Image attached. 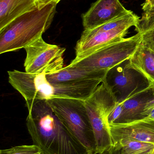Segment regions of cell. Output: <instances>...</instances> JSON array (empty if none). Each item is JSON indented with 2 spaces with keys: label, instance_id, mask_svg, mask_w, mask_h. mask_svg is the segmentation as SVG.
Returning <instances> with one entry per match:
<instances>
[{
  "label": "cell",
  "instance_id": "obj_18",
  "mask_svg": "<svg viewBox=\"0 0 154 154\" xmlns=\"http://www.w3.org/2000/svg\"><path fill=\"white\" fill-rule=\"evenodd\" d=\"M151 94L144 109L143 116L144 119H154V82H151Z\"/></svg>",
  "mask_w": 154,
  "mask_h": 154
},
{
  "label": "cell",
  "instance_id": "obj_16",
  "mask_svg": "<svg viewBox=\"0 0 154 154\" xmlns=\"http://www.w3.org/2000/svg\"><path fill=\"white\" fill-rule=\"evenodd\" d=\"M135 30L142 35L141 43L154 51V17L140 18Z\"/></svg>",
  "mask_w": 154,
  "mask_h": 154
},
{
  "label": "cell",
  "instance_id": "obj_3",
  "mask_svg": "<svg viewBox=\"0 0 154 154\" xmlns=\"http://www.w3.org/2000/svg\"><path fill=\"white\" fill-rule=\"evenodd\" d=\"M47 101L54 113L90 153L96 154L95 135L85 100L53 98Z\"/></svg>",
  "mask_w": 154,
  "mask_h": 154
},
{
  "label": "cell",
  "instance_id": "obj_13",
  "mask_svg": "<svg viewBox=\"0 0 154 154\" xmlns=\"http://www.w3.org/2000/svg\"><path fill=\"white\" fill-rule=\"evenodd\" d=\"M107 72L94 71L85 68L68 65L59 72L46 75V77L50 83H60L72 81L105 79Z\"/></svg>",
  "mask_w": 154,
  "mask_h": 154
},
{
  "label": "cell",
  "instance_id": "obj_11",
  "mask_svg": "<svg viewBox=\"0 0 154 154\" xmlns=\"http://www.w3.org/2000/svg\"><path fill=\"white\" fill-rule=\"evenodd\" d=\"M150 86L122 103H118L120 116L113 125L124 124L144 119L143 111L151 92Z\"/></svg>",
  "mask_w": 154,
  "mask_h": 154
},
{
  "label": "cell",
  "instance_id": "obj_5",
  "mask_svg": "<svg viewBox=\"0 0 154 154\" xmlns=\"http://www.w3.org/2000/svg\"><path fill=\"white\" fill-rule=\"evenodd\" d=\"M142 42L139 32L127 38L106 45L90 55L69 65L94 71H108L128 59Z\"/></svg>",
  "mask_w": 154,
  "mask_h": 154
},
{
  "label": "cell",
  "instance_id": "obj_21",
  "mask_svg": "<svg viewBox=\"0 0 154 154\" xmlns=\"http://www.w3.org/2000/svg\"><path fill=\"white\" fill-rule=\"evenodd\" d=\"M143 18H151L154 17V6L148 9L146 11H144L142 14Z\"/></svg>",
  "mask_w": 154,
  "mask_h": 154
},
{
  "label": "cell",
  "instance_id": "obj_19",
  "mask_svg": "<svg viewBox=\"0 0 154 154\" xmlns=\"http://www.w3.org/2000/svg\"><path fill=\"white\" fill-rule=\"evenodd\" d=\"M61 0H36L39 6H43L50 4L57 5Z\"/></svg>",
  "mask_w": 154,
  "mask_h": 154
},
{
  "label": "cell",
  "instance_id": "obj_6",
  "mask_svg": "<svg viewBox=\"0 0 154 154\" xmlns=\"http://www.w3.org/2000/svg\"><path fill=\"white\" fill-rule=\"evenodd\" d=\"M105 82L118 103L124 102L143 90L151 82L143 74L131 66L129 59L108 71Z\"/></svg>",
  "mask_w": 154,
  "mask_h": 154
},
{
  "label": "cell",
  "instance_id": "obj_17",
  "mask_svg": "<svg viewBox=\"0 0 154 154\" xmlns=\"http://www.w3.org/2000/svg\"><path fill=\"white\" fill-rule=\"evenodd\" d=\"M41 152L40 149L33 144L19 146L0 151V154H39Z\"/></svg>",
  "mask_w": 154,
  "mask_h": 154
},
{
  "label": "cell",
  "instance_id": "obj_2",
  "mask_svg": "<svg viewBox=\"0 0 154 154\" xmlns=\"http://www.w3.org/2000/svg\"><path fill=\"white\" fill-rule=\"evenodd\" d=\"M57 5L50 4L38 6L0 30V54L24 48L42 37L52 23Z\"/></svg>",
  "mask_w": 154,
  "mask_h": 154
},
{
  "label": "cell",
  "instance_id": "obj_8",
  "mask_svg": "<svg viewBox=\"0 0 154 154\" xmlns=\"http://www.w3.org/2000/svg\"><path fill=\"white\" fill-rule=\"evenodd\" d=\"M24 49L26 52L24 66L27 73L47 75L57 73L64 68L66 48L47 43L42 37Z\"/></svg>",
  "mask_w": 154,
  "mask_h": 154
},
{
  "label": "cell",
  "instance_id": "obj_7",
  "mask_svg": "<svg viewBox=\"0 0 154 154\" xmlns=\"http://www.w3.org/2000/svg\"><path fill=\"white\" fill-rule=\"evenodd\" d=\"M137 23H131L119 26L116 20H112L96 28L84 29L75 48L76 57L74 63L90 55L99 49L126 36L130 28Z\"/></svg>",
  "mask_w": 154,
  "mask_h": 154
},
{
  "label": "cell",
  "instance_id": "obj_23",
  "mask_svg": "<svg viewBox=\"0 0 154 154\" xmlns=\"http://www.w3.org/2000/svg\"><path fill=\"white\" fill-rule=\"evenodd\" d=\"M151 154H154V149L153 150L152 152V153Z\"/></svg>",
  "mask_w": 154,
  "mask_h": 154
},
{
  "label": "cell",
  "instance_id": "obj_10",
  "mask_svg": "<svg viewBox=\"0 0 154 154\" xmlns=\"http://www.w3.org/2000/svg\"><path fill=\"white\" fill-rule=\"evenodd\" d=\"M114 144L122 140H131L154 144V119H144L124 124L109 125Z\"/></svg>",
  "mask_w": 154,
  "mask_h": 154
},
{
  "label": "cell",
  "instance_id": "obj_22",
  "mask_svg": "<svg viewBox=\"0 0 154 154\" xmlns=\"http://www.w3.org/2000/svg\"><path fill=\"white\" fill-rule=\"evenodd\" d=\"M102 154H119V150L117 146L115 145H114L109 151Z\"/></svg>",
  "mask_w": 154,
  "mask_h": 154
},
{
  "label": "cell",
  "instance_id": "obj_9",
  "mask_svg": "<svg viewBox=\"0 0 154 154\" xmlns=\"http://www.w3.org/2000/svg\"><path fill=\"white\" fill-rule=\"evenodd\" d=\"M132 11L127 10L119 0H97L82 15L84 29L100 26Z\"/></svg>",
  "mask_w": 154,
  "mask_h": 154
},
{
  "label": "cell",
  "instance_id": "obj_14",
  "mask_svg": "<svg viewBox=\"0 0 154 154\" xmlns=\"http://www.w3.org/2000/svg\"><path fill=\"white\" fill-rule=\"evenodd\" d=\"M129 60L131 66L143 74L151 82H154L153 51L141 43Z\"/></svg>",
  "mask_w": 154,
  "mask_h": 154
},
{
  "label": "cell",
  "instance_id": "obj_4",
  "mask_svg": "<svg viewBox=\"0 0 154 154\" xmlns=\"http://www.w3.org/2000/svg\"><path fill=\"white\" fill-rule=\"evenodd\" d=\"M118 103L106 84L103 82L92 96L85 100L96 144V154H102L114 146L108 118Z\"/></svg>",
  "mask_w": 154,
  "mask_h": 154
},
{
  "label": "cell",
  "instance_id": "obj_12",
  "mask_svg": "<svg viewBox=\"0 0 154 154\" xmlns=\"http://www.w3.org/2000/svg\"><path fill=\"white\" fill-rule=\"evenodd\" d=\"M38 6L36 0H0V30L19 16Z\"/></svg>",
  "mask_w": 154,
  "mask_h": 154
},
{
  "label": "cell",
  "instance_id": "obj_20",
  "mask_svg": "<svg viewBox=\"0 0 154 154\" xmlns=\"http://www.w3.org/2000/svg\"><path fill=\"white\" fill-rule=\"evenodd\" d=\"M143 11H145L154 6V0H145L144 2L142 5Z\"/></svg>",
  "mask_w": 154,
  "mask_h": 154
},
{
  "label": "cell",
  "instance_id": "obj_1",
  "mask_svg": "<svg viewBox=\"0 0 154 154\" xmlns=\"http://www.w3.org/2000/svg\"><path fill=\"white\" fill-rule=\"evenodd\" d=\"M26 126L33 144L44 154H90L56 115L47 100L26 101Z\"/></svg>",
  "mask_w": 154,
  "mask_h": 154
},
{
  "label": "cell",
  "instance_id": "obj_15",
  "mask_svg": "<svg viewBox=\"0 0 154 154\" xmlns=\"http://www.w3.org/2000/svg\"><path fill=\"white\" fill-rule=\"evenodd\" d=\"M114 145L117 146L119 154H151L154 144L131 140H122Z\"/></svg>",
  "mask_w": 154,
  "mask_h": 154
}]
</instances>
